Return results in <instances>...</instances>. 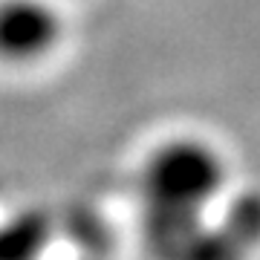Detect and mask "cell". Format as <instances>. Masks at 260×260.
<instances>
[{"instance_id": "obj_1", "label": "cell", "mask_w": 260, "mask_h": 260, "mask_svg": "<svg viewBox=\"0 0 260 260\" xmlns=\"http://www.w3.org/2000/svg\"><path fill=\"white\" fill-rule=\"evenodd\" d=\"M232 179V165L214 142L177 133L156 142L139 165V197L145 223L162 257L205 220Z\"/></svg>"}, {"instance_id": "obj_2", "label": "cell", "mask_w": 260, "mask_h": 260, "mask_svg": "<svg viewBox=\"0 0 260 260\" xmlns=\"http://www.w3.org/2000/svg\"><path fill=\"white\" fill-rule=\"evenodd\" d=\"M64 41L67 18L58 0H0V67H41Z\"/></svg>"}]
</instances>
